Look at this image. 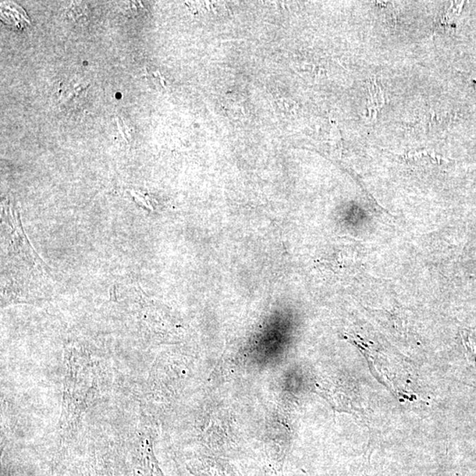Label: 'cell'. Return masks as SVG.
I'll return each mask as SVG.
<instances>
[{
    "mask_svg": "<svg viewBox=\"0 0 476 476\" xmlns=\"http://www.w3.org/2000/svg\"><path fill=\"white\" fill-rule=\"evenodd\" d=\"M277 105H278L280 112L284 113V114L289 115L290 113L293 114V113L296 112V108H294L296 104H294V102L290 101L289 99H280V100L277 102Z\"/></svg>",
    "mask_w": 476,
    "mask_h": 476,
    "instance_id": "cell-1",
    "label": "cell"
}]
</instances>
